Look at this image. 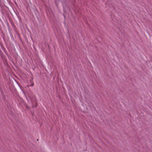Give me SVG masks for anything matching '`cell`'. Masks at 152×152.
<instances>
[{
    "label": "cell",
    "mask_w": 152,
    "mask_h": 152,
    "mask_svg": "<svg viewBox=\"0 0 152 152\" xmlns=\"http://www.w3.org/2000/svg\"><path fill=\"white\" fill-rule=\"evenodd\" d=\"M13 83H14V84H15V87H16L17 88V90L18 91L19 93L20 94H22V92H21V91H20V89L19 87L18 86V85H17L16 82H15V81H13Z\"/></svg>",
    "instance_id": "cell-1"
}]
</instances>
